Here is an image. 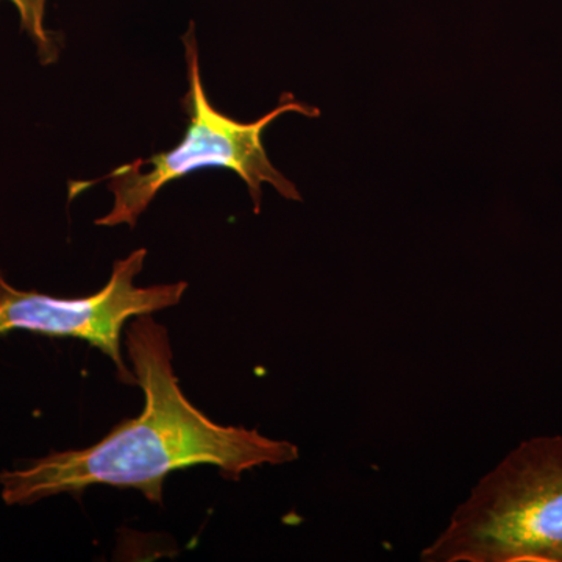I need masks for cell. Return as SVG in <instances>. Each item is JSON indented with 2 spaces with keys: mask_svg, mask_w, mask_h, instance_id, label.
<instances>
[{
  "mask_svg": "<svg viewBox=\"0 0 562 562\" xmlns=\"http://www.w3.org/2000/svg\"><path fill=\"white\" fill-rule=\"evenodd\" d=\"M125 349L136 384L144 391L143 414L121 422L94 446L52 452L29 468L0 473L7 505L80 495L94 484L132 487L162 505L169 473L209 464L238 482L244 472L265 464L299 460V447L266 438L257 430L216 424L180 390L173 371L171 339L151 314L135 317L125 330Z\"/></svg>",
  "mask_w": 562,
  "mask_h": 562,
  "instance_id": "1",
  "label": "cell"
},
{
  "mask_svg": "<svg viewBox=\"0 0 562 562\" xmlns=\"http://www.w3.org/2000/svg\"><path fill=\"white\" fill-rule=\"evenodd\" d=\"M183 44L188 68V91L181 99V106L188 114L183 138L171 150L158 151L150 158H136L127 165L117 166L101 179L109 180L114 198L110 213L95 221L101 227L125 224L135 228L140 214L149 209L166 184L202 169H228L238 173L249 188L255 214L261 213L265 183L276 188L281 198L288 201H302L297 187L269 160L262 135L283 114L319 117L321 110L295 101L291 92H283L279 105L260 120H233L210 102L203 88L194 22H191L183 36Z\"/></svg>",
  "mask_w": 562,
  "mask_h": 562,
  "instance_id": "2",
  "label": "cell"
},
{
  "mask_svg": "<svg viewBox=\"0 0 562 562\" xmlns=\"http://www.w3.org/2000/svg\"><path fill=\"white\" fill-rule=\"evenodd\" d=\"M425 562H562V436H536L473 487Z\"/></svg>",
  "mask_w": 562,
  "mask_h": 562,
  "instance_id": "3",
  "label": "cell"
},
{
  "mask_svg": "<svg viewBox=\"0 0 562 562\" xmlns=\"http://www.w3.org/2000/svg\"><path fill=\"white\" fill-rule=\"evenodd\" d=\"M147 250L132 251L114 261L109 283L95 294L57 299L38 291L11 286L0 271V336L31 331L50 338H76L91 344L116 366L122 383L136 384L135 373L125 366L121 336L133 317L154 314L179 305L187 281L136 286Z\"/></svg>",
  "mask_w": 562,
  "mask_h": 562,
  "instance_id": "4",
  "label": "cell"
},
{
  "mask_svg": "<svg viewBox=\"0 0 562 562\" xmlns=\"http://www.w3.org/2000/svg\"><path fill=\"white\" fill-rule=\"evenodd\" d=\"M3 2V0H0ZM20 13L22 32L35 43L38 57L44 66L52 65L60 57V38L58 33L46 27V7L49 0H9Z\"/></svg>",
  "mask_w": 562,
  "mask_h": 562,
  "instance_id": "5",
  "label": "cell"
}]
</instances>
